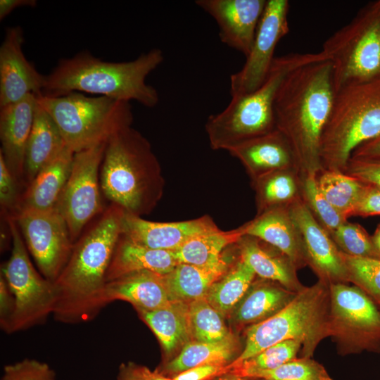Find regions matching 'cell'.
Segmentation results:
<instances>
[{"mask_svg":"<svg viewBox=\"0 0 380 380\" xmlns=\"http://www.w3.org/2000/svg\"><path fill=\"white\" fill-rule=\"evenodd\" d=\"M251 379L262 380H332L325 368L311 357H300L281 366L255 374Z\"/></svg>","mask_w":380,"mask_h":380,"instance_id":"obj_39","label":"cell"},{"mask_svg":"<svg viewBox=\"0 0 380 380\" xmlns=\"http://www.w3.org/2000/svg\"><path fill=\"white\" fill-rule=\"evenodd\" d=\"M281 286V285H280ZM270 282L253 284L234 310L233 321L241 325L255 324L274 315L294 298L297 292Z\"/></svg>","mask_w":380,"mask_h":380,"instance_id":"obj_29","label":"cell"},{"mask_svg":"<svg viewBox=\"0 0 380 380\" xmlns=\"http://www.w3.org/2000/svg\"><path fill=\"white\" fill-rule=\"evenodd\" d=\"M330 61L336 93L380 80V0L363 6L332 34L321 51Z\"/></svg>","mask_w":380,"mask_h":380,"instance_id":"obj_9","label":"cell"},{"mask_svg":"<svg viewBox=\"0 0 380 380\" xmlns=\"http://www.w3.org/2000/svg\"><path fill=\"white\" fill-rule=\"evenodd\" d=\"M37 5L35 0H1L0 20H2L16 8L21 6L34 7Z\"/></svg>","mask_w":380,"mask_h":380,"instance_id":"obj_48","label":"cell"},{"mask_svg":"<svg viewBox=\"0 0 380 380\" xmlns=\"http://www.w3.org/2000/svg\"><path fill=\"white\" fill-rule=\"evenodd\" d=\"M163 60V53L158 48L125 62L104 61L84 51L60 59L54 68L44 75L42 94L88 93L126 102L135 101L153 108L159 101L158 93L146 80Z\"/></svg>","mask_w":380,"mask_h":380,"instance_id":"obj_3","label":"cell"},{"mask_svg":"<svg viewBox=\"0 0 380 380\" xmlns=\"http://www.w3.org/2000/svg\"><path fill=\"white\" fill-rule=\"evenodd\" d=\"M244 235L262 240L278 249L296 268L308 262L300 236L288 212L281 206L272 207L241 226Z\"/></svg>","mask_w":380,"mask_h":380,"instance_id":"obj_20","label":"cell"},{"mask_svg":"<svg viewBox=\"0 0 380 380\" xmlns=\"http://www.w3.org/2000/svg\"><path fill=\"white\" fill-rule=\"evenodd\" d=\"M354 215L361 216L380 215V186L365 184Z\"/></svg>","mask_w":380,"mask_h":380,"instance_id":"obj_44","label":"cell"},{"mask_svg":"<svg viewBox=\"0 0 380 380\" xmlns=\"http://www.w3.org/2000/svg\"><path fill=\"white\" fill-rule=\"evenodd\" d=\"M11 237V256L1 268L14 299L11 317L4 331L11 334L42 324L52 315L55 302L53 282L39 274L13 217H5Z\"/></svg>","mask_w":380,"mask_h":380,"instance_id":"obj_10","label":"cell"},{"mask_svg":"<svg viewBox=\"0 0 380 380\" xmlns=\"http://www.w3.org/2000/svg\"><path fill=\"white\" fill-rule=\"evenodd\" d=\"M216 380H255V379H250L249 378L239 377V376L225 374V375H223L221 378H219ZM257 380H262V379H257Z\"/></svg>","mask_w":380,"mask_h":380,"instance_id":"obj_52","label":"cell"},{"mask_svg":"<svg viewBox=\"0 0 380 380\" xmlns=\"http://www.w3.org/2000/svg\"><path fill=\"white\" fill-rule=\"evenodd\" d=\"M179 263L173 251L140 245L122 233L107 272L106 281L141 271L166 275Z\"/></svg>","mask_w":380,"mask_h":380,"instance_id":"obj_23","label":"cell"},{"mask_svg":"<svg viewBox=\"0 0 380 380\" xmlns=\"http://www.w3.org/2000/svg\"><path fill=\"white\" fill-rule=\"evenodd\" d=\"M288 0H267L253 46L240 70L230 76L231 96L257 90L266 80L278 42L288 34Z\"/></svg>","mask_w":380,"mask_h":380,"instance_id":"obj_14","label":"cell"},{"mask_svg":"<svg viewBox=\"0 0 380 380\" xmlns=\"http://www.w3.org/2000/svg\"><path fill=\"white\" fill-rule=\"evenodd\" d=\"M125 211L110 203L74 243L53 284L54 319L75 324L94 319L108 305L106 274L122 233Z\"/></svg>","mask_w":380,"mask_h":380,"instance_id":"obj_1","label":"cell"},{"mask_svg":"<svg viewBox=\"0 0 380 380\" xmlns=\"http://www.w3.org/2000/svg\"><path fill=\"white\" fill-rule=\"evenodd\" d=\"M189 318L194 341L213 343L232 335L224 323L223 316L205 297L189 303Z\"/></svg>","mask_w":380,"mask_h":380,"instance_id":"obj_35","label":"cell"},{"mask_svg":"<svg viewBox=\"0 0 380 380\" xmlns=\"http://www.w3.org/2000/svg\"><path fill=\"white\" fill-rule=\"evenodd\" d=\"M236 348L237 341L233 334L222 341L213 343L190 341L182 347L177 355L167 362L163 369L158 371L172 377L197 366H227L234 360Z\"/></svg>","mask_w":380,"mask_h":380,"instance_id":"obj_30","label":"cell"},{"mask_svg":"<svg viewBox=\"0 0 380 380\" xmlns=\"http://www.w3.org/2000/svg\"><path fill=\"white\" fill-rule=\"evenodd\" d=\"M65 147L64 140L56 125L37 101L34 122L25 153V188L37 174L53 161Z\"/></svg>","mask_w":380,"mask_h":380,"instance_id":"obj_25","label":"cell"},{"mask_svg":"<svg viewBox=\"0 0 380 380\" xmlns=\"http://www.w3.org/2000/svg\"><path fill=\"white\" fill-rule=\"evenodd\" d=\"M20 26L6 29L0 46V108L16 103L30 94H42L44 75L27 60Z\"/></svg>","mask_w":380,"mask_h":380,"instance_id":"obj_16","label":"cell"},{"mask_svg":"<svg viewBox=\"0 0 380 380\" xmlns=\"http://www.w3.org/2000/svg\"><path fill=\"white\" fill-rule=\"evenodd\" d=\"M255 275L240 258L230 270L211 286L205 298L223 317L226 316L245 296Z\"/></svg>","mask_w":380,"mask_h":380,"instance_id":"obj_32","label":"cell"},{"mask_svg":"<svg viewBox=\"0 0 380 380\" xmlns=\"http://www.w3.org/2000/svg\"><path fill=\"white\" fill-rule=\"evenodd\" d=\"M21 188L0 154V205L5 217L17 210L23 194L20 191Z\"/></svg>","mask_w":380,"mask_h":380,"instance_id":"obj_42","label":"cell"},{"mask_svg":"<svg viewBox=\"0 0 380 380\" xmlns=\"http://www.w3.org/2000/svg\"><path fill=\"white\" fill-rule=\"evenodd\" d=\"M344 170L364 184L380 186V158L351 157Z\"/></svg>","mask_w":380,"mask_h":380,"instance_id":"obj_43","label":"cell"},{"mask_svg":"<svg viewBox=\"0 0 380 380\" xmlns=\"http://www.w3.org/2000/svg\"><path fill=\"white\" fill-rule=\"evenodd\" d=\"M74 153L66 146L44 167L23 191L17 210L56 208L70 176Z\"/></svg>","mask_w":380,"mask_h":380,"instance_id":"obj_24","label":"cell"},{"mask_svg":"<svg viewBox=\"0 0 380 380\" xmlns=\"http://www.w3.org/2000/svg\"><path fill=\"white\" fill-rule=\"evenodd\" d=\"M286 172V170L274 171L255 180L257 199L261 212L280 206L295 196L296 183L293 177Z\"/></svg>","mask_w":380,"mask_h":380,"instance_id":"obj_36","label":"cell"},{"mask_svg":"<svg viewBox=\"0 0 380 380\" xmlns=\"http://www.w3.org/2000/svg\"><path fill=\"white\" fill-rule=\"evenodd\" d=\"M288 212L300 236L307 261L319 280L329 284L348 281L340 251L308 205L300 200H296L289 207Z\"/></svg>","mask_w":380,"mask_h":380,"instance_id":"obj_15","label":"cell"},{"mask_svg":"<svg viewBox=\"0 0 380 380\" xmlns=\"http://www.w3.org/2000/svg\"><path fill=\"white\" fill-rule=\"evenodd\" d=\"M228 152L242 163L254 180L274 171L287 170L295 163L289 142L277 129L248 140Z\"/></svg>","mask_w":380,"mask_h":380,"instance_id":"obj_21","label":"cell"},{"mask_svg":"<svg viewBox=\"0 0 380 380\" xmlns=\"http://www.w3.org/2000/svg\"><path fill=\"white\" fill-rule=\"evenodd\" d=\"M227 271L226 260L205 267L179 262L165 279L172 300L189 303L205 298L211 286Z\"/></svg>","mask_w":380,"mask_h":380,"instance_id":"obj_28","label":"cell"},{"mask_svg":"<svg viewBox=\"0 0 380 380\" xmlns=\"http://www.w3.org/2000/svg\"><path fill=\"white\" fill-rule=\"evenodd\" d=\"M379 135L380 80L338 91L322 138V167L342 172L358 146Z\"/></svg>","mask_w":380,"mask_h":380,"instance_id":"obj_8","label":"cell"},{"mask_svg":"<svg viewBox=\"0 0 380 380\" xmlns=\"http://www.w3.org/2000/svg\"><path fill=\"white\" fill-rule=\"evenodd\" d=\"M106 297L108 304L125 300L137 310L145 311L156 310L173 301L165 275L148 271L130 273L107 282Z\"/></svg>","mask_w":380,"mask_h":380,"instance_id":"obj_22","label":"cell"},{"mask_svg":"<svg viewBox=\"0 0 380 380\" xmlns=\"http://www.w3.org/2000/svg\"><path fill=\"white\" fill-rule=\"evenodd\" d=\"M301 349V343L296 340L278 343L247 360L229 364L226 374L251 379L256 373L276 369L297 358Z\"/></svg>","mask_w":380,"mask_h":380,"instance_id":"obj_34","label":"cell"},{"mask_svg":"<svg viewBox=\"0 0 380 380\" xmlns=\"http://www.w3.org/2000/svg\"><path fill=\"white\" fill-rule=\"evenodd\" d=\"M227 373V366L201 365L184 370L172 378L173 380H210Z\"/></svg>","mask_w":380,"mask_h":380,"instance_id":"obj_45","label":"cell"},{"mask_svg":"<svg viewBox=\"0 0 380 380\" xmlns=\"http://www.w3.org/2000/svg\"><path fill=\"white\" fill-rule=\"evenodd\" d=\"M14 308V299L4 277L0 276V324L3 330L7 327Z\"/></svg>","mask_w":380,"mask_h":380,"instance_id":"obj_46","label":"cell"},{"mask_svg":"<svg viewBox=\"0 0 380 380\" xmlns=\"http://www.w3.org/2000/svg\"><path fill=\"white\" fill-rule=\"evenodd\" d=\"M10 216L40 274L53 283L66 265L74 244L65 220L56 208L20 209Z\"/></svg>","mask_w":380,"mask_h":380,"instance_id":"obj_13","label":"cell"},{"mask_svg":"<svg viewBox=\"0 0 380 380\" xmlns=\"http://www.w3.org/2000/svg\"><path fill=\"white\" fill-rule=\"evenodd\" d=\"M335 95L332 64L322 51L291 71L277 93L276 129L289 142L295 163L308 173L322 167L321 141Z\"/></svg>","mask_w":380,"mask_h":380,"instance_id":"obj_2","label":"cell"},{"mask_svg":"<svg viewBox=\"0 0 380 380\" xmlns=\"http://www.w3.org/2000/svg\"><path fill=\"white\" fill-rule=\"evenodd\" d=\"M37 106V95L0 108V154L22 187L24 182V159Z\"/></svg>","mask_w":380,"mask_h":380,"instance_id":"obj_19","label":"cell"},{"mask_svg":"<svg viewBox=\"0 0 380 380\" xmlns=\"http://www.w3.org/2000/svg\"><path fill=\"white\" fill-rule=\"evenodd\" d=\"M117 380H141V379L137 371L136 365L129 362L120 365Z\"/></svg>","mask_w":380,"mask_h":380,"instance_id":"obj_49","label":"cell"},{"mask_svg":"<svg viewBox=\"0 0 380 380\" xmlns=\"http://www.w3.org/2000/svg\"><path fill=\"white\" fill-rule=\"evenodd\" d=\"M195 3L216 21L222 42L246 57L267 0H197Z\"/></svg>","mask_w":380,"mask_h":380,"instance_id":"obj_17","label":"cell"},{"mask_svg":"<svg viewBox=\"0 0 380 380\" xmlns=\"http://www.w3.org/2000/svg\"><path fill=\"white\" fill-rule=\"evenodd\" d=\"M99 177L102 195L129 215H148L163 195L159 160L149 141L132 125L106 142Z\"/></svg>","mask_w":380,"mask_h":380,"instance_id":"obj_4","label":"cell"},{"mask_svg":"<svg viewBox=\"0 0 380 380\" xmlns=\"http://www.w3.org/2000/svg\"><path fill=\"white\" fill-rule=\"evenodd\" d=\"M304 192L311 209L330 233L346 221L320 191L315 173H308L304 182Z\"/></svg>","mask_w":380,"mask_h":380,"instance_id":"obj_40","label":"cell"},{"mask_svg":"<svg viewBox=\"0 0 380 380\" xmlns=\"http://www.w3.org/2000/svg\"><path fill=\"white\" fill-rule=\"evenodd\" d=\"M317 56L291 53L275 57L266 80L257 90L232 96L222 111L208 118L205 129L211 148L229 151L274 130V107L281 85L291 71Z\"/></svg>","mask_w":380,"mask_h":380,"instance_id":"obj_5","label":"cell"},{"mask_svg":"<svg viewBox=\"0 0 380 380\" xmlns=\"http://www.w3.org/2000/svg\"><path fill=\"white\" fill-rule=\"evenodd\" d=\"M351 157L380 158V135L358 146Z\"/></svg>","mask_w":380,"mask_h":380,"instance_id":"obj_47","label":"cell"},{"mask_svg":"<svg viewBox=\"0 0 380 380\" xmlns=\"http://www.w3.org/2000/svg\"><path fill=\"white\" fill-rule=\"evenodd\" d=\"M1 380H56V375L47 364L33 359H24L6 365Z\"/></svg>","mask_w":380,"mask_h":380,"instance_id":"obj_41","label":"cell"},{"mask_svg":"<svg viewBox=\"0 0 380 380\" xmlns=\"http://www.w3.org/2000/svg\"><path fill=\"white\" fill-rule=\"evenodd\" d=\"M243 236L242 227L230 231L219 229L194 236L173 252L179 262L213 266L225 260L222 251L228 246L237 243Z\"/></svg>","mask_w":380,"mask_h":380,"instance_id":"obj_31","label":"cell"},{"mask_svg":"<svg viewBox=\"0 0 380 380\" xmlns=\"http://www.w3.org/2000/svg\"><path fill=\"white\" fill-rule=\"evenodd\" d=\"M137 311L168 355L184 346L192 338L189 303L173 300L156 310Z\"/></svg>","mask_w":380,"mask_h":380,"instance_id":"obj_26","label":"cell"},{"mask_svg":"<svg viewBox=\"0 0 380 380\" xmlns=\"http://www.w3.org/2000/svg\"><path fill=\"white\" fill-rule=\"evenodd\" d=\"M340 252L348 281L362 289L380 307V259L354 257Z\"/></svg>","mask_w":380,"mask_h":380,"instance_id":"obj_37","label":"cell"},{"mask_svg":"<svg viewBox=\"0 0 380 380\" xmlns=\"http://www.w3.org/2000/svg\"><path fill=\"white\" fill-rule=\"evenodd\" d=\"M331 234L341 252L354 257L380 259L372 237L360 225L346 221Z\"/></svg>","mask_w":380,"mask_h":380,"instance_id":"obj_38","label":"cell"},{"mask_svg":"<svg viewBox=\"0 0 380 380\" xmlns=\"http://www.w3.org/2000/svg\"><path fill=\"white\" fill-rule=\"evenodd\" d=\"M106 143L74 153L71 172L56 205L73 243L94 217L103 212L100 167Z\"/></svg>","mask_w":380,"mask_h":380,"instance_id":"obj_12","label":"cell"},{"mask_svg":"<svg viewBox=\"0 0 380 380\" xmlns=\"http://www.w3.org/2000/svg\"><path fill=\"white\" fill-rule=\"evenodd\" d=\"M317 181L323 196L341 215L346 219L354 215L365 184L341 171L329 170Z\"/></svg>","mask_w":380,"mask_h":380,"instance_id":"obj_33","label":"cell"},{"mask_svg":"<svg viewBox=\"0 0 380 380\" xmlns=\"http://www.w3.org/2000/svg\"><path fill=\"white\" fill-rule=\"evenodd\" d=\"M374 246L380 253V224L376 228L374 236L372 237Z\"/></svg>","mask_w":380,"mask_h":380,"instance_id":"obj_51","label":"cell"},{"mask_svg":"<svg viewBox=\"0 0 380 380\" xmlns=\"http://www.w3.org/2000/svg\"><path fill=\"white\" fill-rule=\"evenodd\" d=\"M330 336L329 284L319 280L298 291L274 315L250 326L246 331L243 350L231 364L286 340L299 341L301 357H312L318 344Z\"/></svg>","mask_w":380,"mask_h":380,"instance_id":"obj_6","label":"cell"},{"mask_svg":"<svg viewBox=\"0 0 380 380\" xmlns=\"http://www.w3.org/2000/svg\"><path fill=\"white\" fill-rule=\"evenodd\" d=\"M38 104L51 116L65 146L77 153L108 141L120 129L132 125L129 102L80 92L37 95Z\"/></svg>","mask_w":380,"mask_h":380,"instance_id":"obj_7","label":"cell"},{"mask_svg":"<svg viewBox=\"0 0 380 380\" xmlns=\"http://www.w3.org/2000/svg\"><path fill=\"white\" fill-rule=\"evenodd\" d=\"M136 369L141 380H173L158 370L151 371L145 366L136 365Z\"/></svg>","mask_w":380,"mask_h":380,"instance_id":"obj_50","label":"cell"},{"mask_svg":"<svg viewBox=\"0 0 380 380\" xmlns=\"http://www.w3.org/2000/svg\"><path fill=\"white\" fill-rule=\"evenodd\" d=\"M330 331L342 355L380 352V310L362 289L329 284Z\"/></svg>","mask_w":380,"mask_h":380,"instance_id":"obj_11","label":"cell"},{"mask_svg":"<svg viewBox=\"0 0 380 380\" xmlns=\"http://www.w3.org/2000/svg\"><path fill=\"white\" fill-rule=\"evenodd\" d=\"M237 243L240 258L260 277L276 281L294 292L304 287L296 277V268L286 256L279 257L269 253L258 239L251 236H243Z\"/></svg>","mask_w":380,"mask_h":380,"instance_id":"obj_27","label":"cell"},{"mask_svg":"<svg viewBox=\"0 0 380 380\" xmlns=\"http://www.w3.org/2000/svg\"><path fill=\"white\" fill-rule=\"evenodd\" d=\"M220 229L211 217L177 222H153L125 213L122 234L140 245L174 251L200 234Z\"/></svg>","mask_w":380,"mask_h":380,"instance_id":"obj_18","label":"cell"}]
</instances>
